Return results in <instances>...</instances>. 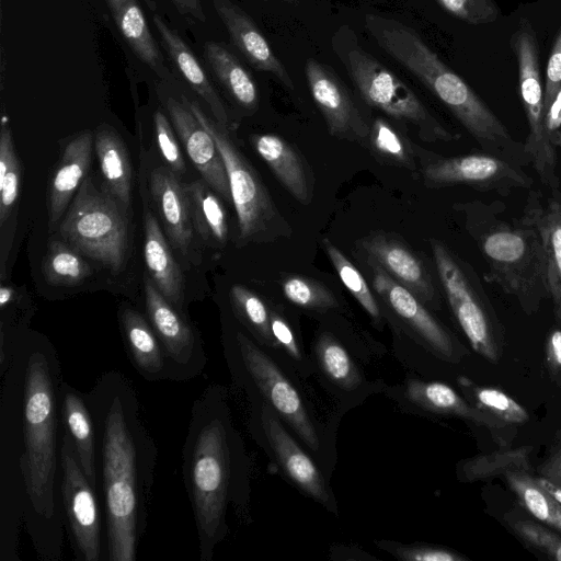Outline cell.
<instances>
[{
    "label": "cell",
    "instance_id": "f6af8a7d",
    "mask_svg": "<svg viewBox=\"0 0 561 561\" xmlns=\"http://www.w3.org/2000/svg\"><path fill=\"white\" fill-rule=\"evenodd\" d=\"M153 124L157 145L162 158L178 178L183 175L186 171L185 162L172 126L161 110L154 112Z\"/></svg>",
    "mask_w": 561,
    "mask_h": 561
},
{
    "label": "cell",
    "instance_id": "7402d4cb",
    "mask_svg": "<svg viewBox=\"0 0 561 561\" xmlns=\"http://www.w3.org/2000/svg\"><path fill=\"white\" fill-rule=\"evenodd\" d=\"M93 135L84 130L64 148L48 185V226L51 231L66 214L81 186L91 162Z\"/></svg>",
    "mask_w": 561,
    "mask_h": 561
},
{
    "label": "cell",
    "instance_id": "c3c4849f",
    "mask_svg": "<svg viewBox=\"0 0 561 561\" xmlns=\"http://www.w3.org/2000/svg\"><path fill=\"white\" fill-rule=\"evenodd\" d=\"M545 364L551 382L561 387V307H553V322L545 344Z\"/></svg>",
    "mask_w": 561,
    "mask_h": 561
},
{
    "label": "cell",
    "instance_id": "603a6c76",
    "mask_svg": "<svg viewBox=\"0 0 561 561\" xmlns=\"http://www.w3.org/2000/svg\"><path fill=\"white\" fill-rule=\"evenodd\" d=\"M530 191L522 219L539 232L547 257L550 299L561 307V193Z\"/></svg>",
    "mask_w": 561,
    "mask_h": 561
},
{
    "label": "cell",
    "instance_id": "db71d44e",
    "mask_svg": "<svg viewBox=\"0 0 561 561\" xmlns=\"http://www.w3.org/2000/svg\"><path fill=\"white\" fill-rule=\"evenodd\" d=\"M182 14L195 19L198 22L206 21V14L201 0H170Z\"/></svg>",
    "mask_w": 561,
    "mask_h": 561
},
{
    "label": "cell",
    "instance_id": "ba28073f",
    "mask_svg": "<svg viewBox=\"0 0 561 561\" xmlns=\"http://www.w3.org/2000/svg\"><path fill=\"white\" fill-rule=\"evenodd\" d=\"M181 101L213 136L226 165L231 201L242 243L260 242L284 230V221L256 170L229 137L226 126L209 118L201 106L182 95Z\"/></svg>",
    "mask_w": 561,
    "mask_h": 561
},
{
    "label": "cell",
    "instance_id": "9a60e30c",
    "mask_svg": "<svg viewBox=\"0 0 561 561\" xmlns=\"http://www.w3.org/2000/svg\"><path fill=\"white\" fill-rule=\"evenodd\" d=\"M376 293L398 318L438 357L459 362L466 350L454 335L424 307L408 288L396 282L377 264L371 263Z\"/></svg>",
    "mask_w": 561,
    "mask_h": 561
},
{
    "label": "cell",
    "instance_id": "484cf974",
    "mask_svg": "<svg viewBox=\"0 0 561 561\" xmlns=\"http://www.w3.org/2000/svg\"><path fill=\"white\" fill-rule=\"evenodd\" d=\"M122 336L131 364L148 381L169 380V365L163 346L146 319L137 310L125 307L119 311Z\"/></svg>",
    "mask_w": 561,
    "mask_h": 561
},
{
    "label": "cell",
    "instance_id": "52a82bcc",
    "mask_svg": "<svg viewBox=\"0 0 561 561\" xmlns=\"http://www.w3.org/2000/svg\"><path fill=\"white\" fill-rule=\"evenodd\" d=\"M128 214L91 178H85L71 201L59 231L80 254L118 273L128 249Z\"/></svg>",
    "mask_w": 561,
    "mask_h": 561
},
{
    "label": "cell",
    "instance_id": "1f68e13d",
    "mask_svg": "<svg viewBox=\"0 0 561 561\" xmlns=\"http://www.w3.org/2000/svg\"><path fill=\"white\" fill-rule=\"evenodd\" d=\"M183 185L194 230L208 243L225 244L228 236L227 216L218 194L205 181Z\"/></svg>",
    "mask_w": 561,
    "mask_h": 561
},
{
    "label": "cell",
    "instance_id": "cb8c5ba5",
    "mask_svg": "<svg viewBox=\"0 0 561 561\" xmlns=\"http://www.w3.org/2000/svg\"><path fill=\"white\" fill-rule=\"evenodd\" d=\"M363 248L373 263L408 288L422 302L435 300L436 291L426 266L402 243L378 234L364 240Z\"/></svg>",
    "mask_w": 561,
    "mask_h": 561
},
{
    "label": "cell",
    "instance_id": "e575fe53",
    "mask_svg": "<svg viewBox=\"0 0 561 561\" xmlns=\"http://www.w3.org/2000/svg\"><path fill=\"white\" fill-rule=\"evenodd\" d=\"M533 445L500 447V449L476 455L458 465V477L465 482H477L504 477L514 470L531 471Z\"/></svg>",
    "mask_w": 561,
    "mask_h": 561
},
{
    "label": "cell",
    "instance_id": "2e32d148",
    "mask_svg": "<svg viewBox=\"0 0 561 561\" xmlns=\"http://www.w3.org/2000/svg\"><path fill=\"white\" fill-rule=\"evenodd\" d=\"M305 72L310 93L324 117L329 133L352 141L367 140L369 125L333 69L314 58H308Z\"/></svg>",
    "mask_w": 561,
    "mask_h": 561
},
{
    "label": "cell",
    "instance_id": "836d02e7",
    "mask_svg": "<svg viewBox=\"0 0 561 561\" xmlns=\"http://www.w3.org/2000/svg\"><path fill=\"white\" fill-rule=\"evenodd\" d=\"M204 55L214 75L241 106L253 110L259 103L257 87L237 57L216 42L204 44Z\"/></svg>",
    "mask_w": 561,
    "mask_h": 561
},
{
    "label": "cell",
    "instance_id": "d590c367",
    "mask_svg": "<svg viewBox=\"0 0 561 561\" xmlns=\"http://www.w3.org/2000/svg\"><path fill=\"white\" fill-rule=\"evenodd\" d=\"M503 478L526 511L538 522L561 534V503L539 483L531 471L514 470Z\"/></svg>",
    "mask_w": 561,
    "mask_h": 561
},
{
    "label": "cell",
    "instance_id": "d6986e66",
    "mask_svg": "<svg viewBox=\"0 0 561 561\" xmlns=\"http://www.w3.org/2000/svg\"><path fill=\"white\" fill-rule=\"evenodd\" d=\"M405 397L425 411L459 417L485 428L500 447L512 446L516 437L444 382L411 379L405 386Z\"/></svg>",
    "mask_w": 561,
    "mask_h": 561
},
{
    "label": "cell",
    "instance_id": "d4e9b609",
    "mask_svg": "<svg viewBox=\"0 0 561 561\" xmlns=\"http://www.w3.org/2000/svg\"><path fill=\"white\" fill-rule=\"evenodd\" d=\"M251 141L282 185L299 203L308 205L313 195V179L308 164L296 148L273 134L254 135Z\"/></svg>",
    "mask_w": 561,
    "mask_h": 561
},
{
    "label": "cell",
    "instance_id": "b9f144b4",
    "mask_svg": "<svg viewBox=\"0 0 561 561\" xmlns=\"http://www.w3.org/2000/svg\"><path fill=\"white\" fill-rule=\"evenodd\" d=\"M322 244L328 257L347 290L373 319H379V306L360 272L329 239L324 238Z\"/></svg>",
    "mask_w": 561,
    "mask_h": 561
},
{
    "label": "cell",
    "instance_id": "ee69618b",
    "mask_svg": "<svg viewBox=\"0 0 561 561\" xmlns=\"http://www.w3.org/2000/svg\"><path fill=\"white\" fill-rule=\"evenodd\" d=\"M511 528L528 547L549 559L561 561V534L552 528L529 519H515Z\"/></svg>",
    "mask_w": 561,
    "mask_h": 561
},
{
    "label": "cell",
    "instance_id": "60d3db41",
    "mask_svg": "<svg viewBox=\"0 0 561 561\" xmlns=\"http://www.w3.org/2000/svg\"><path fill=\"white\" fill-rule=\"evenodd\" d=\"M320 366L325 375L337 386L352 390L362 378L343 345L330 334H322L316 345Z\"/></svg>",
    "mask_w": 561,
    "mask_h": 561
},
{
    "label": "cell",
    "instance_id": "83f0119b",
    "mask_svg": "<svg viewBox=\"0 0 561 561\" xmlns=\"http://www.w3.org/2000/svg\"><path fill=\"white\" fill-rule=\"evenodd\" d=\"M60 414L64 428L70 435L81 467L98 491L95 430L84 393L62 380Z\"/></svg>",
    "mask_w": 561,
    "mask_h": 561
},
{
    "label": "cell",
    "instance_id": "8992f818",
    "mask_svg": "<svg viewBox=\"0 0 561 561\" xmlns=\"http://www.w3.org/2000/svg\"><path fill=\"white\" fill-rule=\"evenodd\" d=\"M336 38V55L367 104L394 119L415 126L424 141L459 139L460 136L448 130L392 71L356 43L346 42L344 34Z\"/></svg>",
    "mask_w": 561,
    "mask_h": 561
},
{
    "label": "cell",
    "instance_id": "74e56055",
    "mask_svg": "<svg viewBox=\"0 0 561 561\" xmlns=\"http://www.w3.org/2000/svg\"><path fill=\"white\" fill-rule=\"evenodd\" d=\"M367 141L371 152L381 161L414 170V154L408 139L383 118L369 126Z\"/></svg>",
    "mask_w": 561,
    "mask_h": 561
},
{
    "label": "cell",
    "instance_id": "ffe728a7",
    "mask_svg": "<svg viewBox=\"0 0 561 561\" xmlns=\"http://www.w3.org/2000/svg\"><path fill=\"white\" fill-rule=\"evenodd\" d=\"M149 185L170 245L181 255H187L194 227L183 183L169 167L160 165L151 171Z\"/></svg>",
    "mask_w": 561,
    "mask_h": 561
},
{
    "label": "cell",
    "instance_id": "277c9868",
    "mask_svg": "<svg viewBox=\"0 0 561 561\" xmlns=\"http://www.w3.org/2000/svg\"><path fill=\"white\" fill-rule=\"evenodd\" d=\"M365 24L377 45L422 82L488 153L517 165L530 163L524 145L413 28L375 14L366 15Z\"/></svg>",
    "mask_w": 561,
    "mask_h": 561
},
{
    "label": "cell",
    "instance_id": "d6a6232c",
    "mask_svg": "<svg viewBox=\"0 0 561 561\" xmlns=\"http://www.w3.org/2000/svg\"><path fill=\"white\" fill-rule=\"evenodd\" d=\"M459 386L472 405L486 413L514 436L517 435L518 427L529 421L528 411L502 389L478 385L467 377L459 378Z\"/></svg>",
    "mask_w": 561,
    "mask_h": 561
},
{
    "label": "cell",
    "instance_id": "f35d334b",
    "mask_svg": "<svg viewBox=\"0 0 561 561\" xmlns=\"http://www.w3.org/2000/svg\"><path fill=\"white\" fill-rule=\"evenodd\" d=\"M229 296L236 316L252 334L271 347L277 346L271 331L270 310L263 300L241 285H233Z\"/></svg>",
    "mask_w": 561,
    "mask_h": 561
},
{
    "label": "cell",
    "instance_id": "816d5d0a",
    "mask_svg": "<svg viewBox=\"0 0 561 561\" xmlns=\"http://www.w3.org/2000/svg\"><path fill=\"white\" fill-rule=\"evenodd\" d=\"M538 476L561 488V435L556 434L546 458L538 467Z\"/></svg>",
    "mask_w": 561,
    "mask_h": 561
},
{
    "label": "cell",
    "instance_id": "5bb4252c",
    "mask_svg": "<svg viewBox=\"0 0 561 561\" xmlns=\"http://www.w3.org/2000/svg\"><path fill=\"white\" fill-rule=\"evenodd\" d=\"M423 176L430 186L465 184L501 195L529 188L534 183L520 165L488 152L434 159L423 168Z\"/></svg>",
    "mask_w": 561,
    "mask_h": 561
},
{
    "label": "cell",
    "instance_id": "9f6ffc18",
    "mask_svg": "<svg viewBox=\"0 0 561 561\" xmlns=\"http://www.w3.org/2000/svg\"><path fill=\"white\" fill-rule=\"evenodd\" d=\"M14 291L9 286H1L0 288V306L5 309L7 306L13 300Z\"/></svg>",
    "mask_w": 561,
    "mask_h": 561
},
{
    "label": "cell",
    "instance_id": "3957f363",
    "mask_svg": "<svg viewBox=\"0 0 561 561\" xmlns=\"http://www.w3.org/2000/svg\"><path fill=\"white\" fill-rule=\"evenodd\" d=\"M240 450L226 390L209 385L193 402L182 450L201 561L213 559L216 546L228 533V507L239 496Z\"/></svg>",
    "mask_w": 561,
    "mask_h": 561
},
{
    "label": "cell",
    "instance_id": "44dd1931",
    "mask_svg": "<svg viewBox=\"0 0 561 561\" xmlns=\"http://www.w3.org/2000/svg\"><path fill=\"white\" fill-rule=\"evenodd\" d=\"M213 5L233 45L250 65L260 71L272 73L286 88L294 90V82L286 67L276 57L254 21L230 0H213Z\"/></svg>",
    "mask_w": 561,
    "mask_h": 561
},
{
    "label": "cell",
    "instance_id": "8d00e7d4",
    "mask_svg": "<svg viewBox=\"0 0 561 561\" xmlns=\"http://www.w3.org/2000/svg\"><path fill=\"white\" fill-rule=\"evenodd\" d=\"M42 270L45 279L54 286H76L92 274L80 253L59 241L49 243Z\"/></svg>",
    "mask_w": 561,
    "mask_h": 561
},
{
    "label": "cell",
    "instance_id": "f1b7e54d",
    "mask_svg": "<svg viewBox=\"0 0 561 561\" xmlns=\"http://www.w3.org/2000/svg\"><path fill=\"white\" fill-rule=\"evenodd\" d=\"M152 21L162 45L176 69L190 87L207 103L216 121L227 127L229 118L224 103L193 50L178 31L171 28L161 16L154 14Z\"/></svg>",
    "mask_w": 561,
    "mask_h": 561
},
{
    "label": "cell",
    "instance_id": "681fc988",
    "mask_svg": "<svg viewBox=\"0 0 561 561\" xmlns=\"http://www.w3.org/2000/svg\"><path fill=\"white\" fill-rule=\"evenodd\" d=\"M561 88V25L556 34L547 64L543 88V111L549 106Z\"/></svg>",
    "mask_w": 561,
    "mask_h": 561
},
{
    "label": "cell",
    "instance_id": "6f0895ef",
    "mask_svg": "<svg viewBox=\"0 0 561 561\" xmlns=\"http://www.w3.org/2000/svg\"><path fill=\"white\" fill-rule=\"evenodd\" d=\"M557 434H558V435H561V428L558 431V433H557Z\"/></svg>",
    "mask_w": 561,
    "mask_h": 561
},
{
    "label": "cell",
    "instance_id": "6da1fadb",
    "mask_svg": "<svg viewBox=\"0 0 561 561\" xmlns=\"http://www.w3.org/2000/svg\"><path fill=\"white\" fill-rule=\"evenodd\" d=\"M0 561H20L24 526L37 557L58 561L61 507V366L54 345L16 336L0 374Z\"/></svg>",
    "mask_w": 561,
    "mask_h": 561
},
{
    "label": "cell",
    "instance_id": "7bdbcfd3",
    "mask_svg": "<svg viewBox=\"0 0 561 561\" xmlns=\"http://www.w3.org/2000/svg\"><path fill=\"white\" fill-rule=\"evenodd\" d=\"M284 296L301 308L324 311L337 307L333 293L323 284L299 275H288L280 282Z\"/></svg>",
    "mask_w": 561,
    "mask_h": 561
},
{
    "label": "cell",
    "instance_id": "f907efd6",
    "mask_svg": "<svg viewBox=\"0 0 561 561\" xmlns=\"http://www.w3.org/2000/svg\"><path fill=\"white\" fill-rule=\"evenodd\" d=\"M271 331L277 346L297 362L302 359L301 351L288 322L274 311H270Z\"/></svg>",
    "mask_w": 561,
    "mask_h": 561
},
{
    "label": "cell",
    "instance_id": "ab89813d",
    "mask_svg": "<svg viewBox=\"0 0 561 561\" xmlns=\"http://www.w3.org/2000/svg\"><path fill=\"white\" fill-rule=\"evenodd\" d=\"M21 167L15 153L11 129L2 124L0 133V225L3 226L16 203Z\"/></svg>",
    "mask_w": 561,
    "mask_h": 561
},
{
    "label": "cell",
    "instance_id": "ac0fdd59",
    "mask_svg": "<svg viewBox=\"0 0 561 561\" xmlns=\"http://www.w3.org/2000/svg\"><path fill=\"white\" fill-rule=\"evenodd\" d=\"M280 420L268 404H262L260 410L262 431L285 473L305 493L327 508L333 510L334 502L322 473L284 427Z\"/></svg>",
    "mask_w": 561,
    "mask_h": 561
},
{
    "label": "cell",
    "instance_id": "8fae6325",
    "mask_svg": "<svg viewBox=\"0 0 561 561\" xmlns=\"http://www.w3.org/2000/svg\"><path fill=\"white\" fill-rule=\"evenodd\" d=\"M60 458L62 516L75 559L77 561L106 560L99 493L87 478L73 442L65 428H62Z\"/></svg>",
    "mask_w": 561,
    "mask_h": 561
},
{
    "label": "cell",
    "instance_id": "7dc6e473",
    "mask_svg": "<svg viewBox=\"0 0 561 561\" xmlns=\"http://www.w3.org/2000/svg\"><path fill=\"white\" fill-rule=\"evenodd\" d=\"M379 546L398 559L404 561H463L467 558L457 551L436 546L402 545L396 542H379Z\"/></svg>",
    "mask_w": 561,
    "mask_h": 561
},
{
    "label": "cell",
    "instance_id": "30bf717a",
    "mask_svg": "<svg viewBox=\"0 0 561 561\" xmlns=\"http://www.w3.org/2000/svg\"><path fill=\"white\" fill-rule=\"evenodd\" d=\"M226 358L231 371L250 380L265 403L318 451L319 436L304 401L276 363L241 330L226 341Z\"/></svg>",
    "mask_w": 561,
    "mask_h": 561
},
{
    "label": "cell",
    "instance_id": "bcb514c9",
    "mask_svg": "<svg viewBox=\"0 0 561 561\" xmlns=\"http://www.w3.org/2000/svg\"><path fill=\"white\" fill-rule=\"evenodd\" d=\"M446 11L473 25L486 24L499 16L493 0H436Z\"/></svg>",
    "mask_w": 561,
    "mask_h": 561
},
{
    "label": "cell",
    "instance_id": "11a10c76",
    "mask_svg": "<svg viewBox=\"0 0 561 561\" xmlns=\"http://www.w3.org/2000/svg\"><path fill=\"white\" fill-rule=\"evenodd\" d=\"M539 483L561 503V488L554 485L550 481L537 476Z\"/></svg>",
    "mask_w": 561,
    "mask_h": 561
},
{
    "label": "cell",
    "instance_id": "4fadbf2b",
    "mask_svg": "<svg viewBox=\"0 0 561 561\" xmlns=\"http://www.w3.org/2000/svg\"><path fill=\"white\" fill-rule=\"evenodd\" d=\"M145 300L147 318L167 355L169 380L184 381L199 376L207 358L195 328L148 276L145 277Z\"/></svg>",
    "mask_w": 561,
    "mask_h": 561
},
{
    "label": "cell",
    "instance_id": "4316f807",
    "mask_svg": "<svg viewBox=\"0 0 561 561\" xmlns=\"http://www.w3.org/2000/svg\"><path fill=\"white\" fill-rule=\"evenodd\" d=\"M144 256L149 278L158 290L183 312L184 277L172 255L169 241L152 211L145 206L144 211Z\"/></svg>",
    "mask_w": 561,
    "mask_h": 561
},
{
    "label": "cell",
    "instance_id": "e0dca14e",
    "mask_svg": "<svg viewBox=\"0 0 561 561\" xmlns=\"http://www.w3.org/2000/svg\"><path fill=\"white\" fill-rule=\"evenodd\" d=\"M167 110L178 137L203 180L224 201L232 203L226 165L213 136L182 101L169 98Z\"/></svg>",
    "mask_w": 561,
    "mask_h": 561
},
{
    "label": "cell",
    "instance_id": "f5cc1de1",
    "mask_svg": "<svg viewBox=\"0 0 561 561\" xmlns=\"http://www.w3.org/2000/svg\"><path fill=\"white\" fill-rule=\"evenodd\" d=\"M545 130L550 144L561 147V88L545 111Z\"/></svg>",
    "mask_w": 561,
    "mask_h": 561
},
{
    "label": "cell",
    "instance_id": "9c48e42d",
    "mask_svg": "<svg viewBox=\"0 0 561 561\" xmlns=\"http://www.w3.org/2000/svg\"><path fill=\"white\" fill-rule=\"evenodd\" d=\"M440 284L471 348L491 364L503 356L504 332L491 302L463 264L438 240L431 241Z\"/></svg>",
    "mask_w": 561,
    "mask_h": 561
},
{
    "label": "cell",
    "instance_id": "5b68a950",
    "mask_svg": "<svg viewBox=\"0 0 561 561\" xmlns=\"http://www.w3.org/2000/svg\"><path fill=\"white\" fill-rule=\"evenodd\" d=\"M493 206L466 204V227L486 263L484 279L513 296L526 314L550 298L547 257L537 229L522 218L507 222Z\"/></svg>",
    "mask_w": 561,
    "mask_h": 561
},
{
    "label": "cell",
    "instance_id": "7a4b0ae2",
    "mask_svg": "<svg viewBox=\"0 0 561 561\" xmlns=\"http://www.w3.org/2000/svg\"><path fill=\"white\" fill-rule=\"evenodd\" d=\"M84 396L95 430L106 561H135L147 526L158 447L124 374H102Z\"/></svg>",
    "mask_w": 561,
    "mask_h": 561
},
{
    "label": "cell",
    "instance_id": "4dcf8cb0",
    "mask_svg": "<svg viewBox=\"0 0 561 561\" xmlns=\"http://www.w3.org/2000/svg\"><path fill=\"white\" fill-rule=\"evenodd\" d=\"M106 3L119 33L133 53L158 76L165 78L169 72L163 56L138 1L106 0Z\"/></svg>",
    "mask_w": 561,
    "mask_h": 561
},
{
    "label": "cell",
    "instance_id": "f546056e",
    "mask_svg": "<svg viewBox=\"0 0 561 561\" xmlns=\"http://www.w3.org/2000/svg\"><path fill=\"white\" fill-rule=\"evenodd\" d=\"M105 192L129 214L133 190V165L124 141L108 125L99 127L94 136Z\"/></svg>",
    "mask_w": 561,
    "mask_h": 561
},
{
    "label": "cell",
    "instance_id": "7c38bea8",
    "mask_svg": "<svg viewBox=\"0 0 561 561\" xmlns=\"http://www.w3.org/2000/svg\"><path fill=\"white\" fill-rule=\"evenodd\" d=\"M513 46L518 62L519 94L529 126L525 152L540 181L549 188H558L557 149L550 144L545 130L538 44L536 33L527 20H522L514 33Z\"/></svg>",
    "mask_w": 561,
    "mask_h": 561
}]
</instances>
